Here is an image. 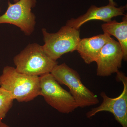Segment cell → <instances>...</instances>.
I'll return each instance as SVG.
<instances>
[{"mask_svg":"<svg viewBox=\"0 0 127 127\" xmlns=\"http://www.w3.org/2000/svg\"><path fill=\"white\" fill-rule=\"evenodd\" d=\"M127 5L119 7L109 5L98 7L92 5L86 14L76 18H71L67 22L66 25L68 26L79 29L84 23L92 20H101L108 22L112 20V18L118 16L124 15L127 10Z\"/></svg>","mask_w":127,"mask_h":127,"instance_id":"cell-9","label":"cell"},{"mask_svg":"<svg viewBox=\"0 0 127 127\" xmlns=\"http://www.w3.org/2000/svg\"><path fill=\"white\" fill-rule=\"evenodd\" d=\"M116 73V79L123 84L122 93L117 97L113 98L108 97L104 92L101 93L100 95L103 99L101 104L89 111L86 116L90 118L100 112H109L113 114L115 119L123 127H127V78L119 71Z\"/></svg>","mask_w":127,"mask_h":127,"instance_id":"cell-7","label":"cell"},{"mask_svg":"<svg viewBox=\"0 0 127 127\" xmlns=\"http://www.w3.org/2000/svg\"><path fill=\"white\" fill-rule=\"evenodd\" d=\"M13 61L18 72L35 76L51 73L58 64L46 54L42 46L36 43L28 45L14 57Z\"/></svg>","mask_w":127,"mask_h":127,"instance_id":"cell-2","label":"cell"},{"mask_svg":"<svg viewBox=\"0 0 127 127\" xmlns=\"http://www.w3.org/2000/svg\"><path fill=\"white\" fill-rule=\"evenodd\" d=\"M111 38L108 34L104 33L81 39L76 51L85 63L89 64L96 62L102 48Z\"/></svg>","mask_w":127,"mask_h":127,"instance_id":"cell-10","label":"cell"},{"mask_svg":"<svg viewBox=\"0 0 127 127\" xmlns=\"http://www.w3.org/2000/svg\"><path fill=\"white\" fill-rule=\"evenodd\" d=\"M45 44L42 46L46 54L57 61L62 56L76 51L81 39L79 29L65 25L56 33H50L45 28L42 30Z\"/></svg>","mask_w":127,"mask_h":127,"instance_id":"cell-4","label":"cell"},{"mask_svg":"<svg viewBox=\"0 0 127 127\" xmlns=\"http://www.w3.org/2000/svg\"><path fill=\"white\" fill-rule=\"evenodd\" d=\"M51 73L59 84L68 88L78 107L84 108L99 103L96 95L82 83L78 73L66 64H57Z\"/></svg>","mask_w":127,"mask_h":127,"instance_id":"cell-3","label":"cell"},{"mask_svg":"<svg viewBox=\"0 0 127 127\" xmlns=\"http://www.w3.org/2000/svg\"><path fill=\"white\" fill-rule=\"evenodd\" d=\"M19 0H14V2H16L18 1Z\"/></svg>","mask_w":127,"mask_h":127,"instance_id":"cell-15","label":"cell"},{"mask_svg":"<svg viewBox=\"0 0 127 127\" xmlns=\"http://www.w3.org/2000/svg\"><path fill=\"white\" fill-rule=\"evenodd\" d=\"M109 1V4L108 5H110L113 6H117V4L116 2L113 0H108Z\"/></svg>","mask_w":127,"mask_h":127,"instance_id":"cell-13","label":"cell"},{"mask_svg":"<svg viewBox=\"0 0 127 127\" xmlns=\"http://www.w3.org/2000/svg\"><path fill=\"white\" fill-rule=\"evenodd\" d=\"M0 127H10L7 124L2 122V121H0Z\"/></svg>","mask_w":127,"mask_h":127,"instance_id":"cell-14","label":"cell"},{"mask_svg":"<svg viewBox=\"0 0 127 127\" xmlns=\"http://www.w3.org/2000/svg\"><path fill=\"white\" fill-rule=\"evenodd\" d=\"M102 29L104 33L113 36L118 40L123 54V60L127 59V15H124L122 21L119 22L111 20L102 24Z\"/></svg>","mask_w":127,"mask_h":127,"instance_id":"cell-11","label":"cell"},{"mask_svg":"<svg viewBox=\"0 0 127 127\" xmlns=\"http://www.w3.org/2000/svg\"><path fill=\"white\" fill-rule=\"evenodd\" d=\"M40 79L41 96L50 106L66 114L78 107L70 93L63 88L51 73L41 76Z\"/></svg>","mask_w":127,"mask_h":127,"instance_id":"cell-5","label":"cell"},{"mask_svg":"<svg viewBox=\"0 0 127 127\" xmlns=\"http://www.w3.org/2000/svg\"><path fill=\"white\" fill-rule=\"evenodd\" d=\"M36 0H19L14 4L8 1L5 12L0 16V24H11L20 28L26 35L30 36L35 30L36 17L32 11Z\"/></svg>","mask_w":127,"mask_h":127,"instance_id":"cell-6","label":"cell"},{"mask_svg":"<svg viewBox=\"0 0 127 127\" xmlns=\"http://www.w3.org/2000/svg\"><path fill=\"white\" fill-rule=\"evenodd\" d=\"M0 87L19 102H28L41 96L40 77L18 72L10 66L3 68L0 76Z\"/></svg>","mask_w":127,"mask_h":127,"instance_id":"cell-1","label":"cell"},{"mask_svg":"<svg viewBox=\"0 0 127 127\" xmlns=\"http://www.w3.org/2000/svg\"><path fill=\"white\" fill-rule=\"evenodd\" d=\"M123 60V54L120 43L112 37L102 48L96 61L97 75L104 77L117 72Z\"/></svg>","mask_w":127,"mask_h":127,"instance_id":"cell-8","label":"cell"},{"mask_svg":"<svg viewBox=\"0 0 127 127\" xmlns=\"http://www.w3.org/2000/svg\"><path fill=\"white\" fill-rule=\"evenodd\" d=\"M14 100L9 92L0 87V121L5 117L11 108Z\"/></svg>","mask_w":127,"mask_h":127,"instance_id":"cell-12","label":"cell"}]
</instances>
